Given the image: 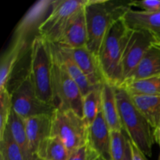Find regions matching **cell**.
<instances>
[{
    "mask_svg": "<svg viewBox=\"0 0 160 160\" xmlns=\"http://www.w3.org/2000/svg\"><path fill=\"white\" fill-rule=\"evenodd\" d=\"M131 9V1L88 0L84 6L88 28L87 47L98 56L102 42L112 24Z\"/></svg>",
    "mask_w": 160,
    "mask_h": 160,
    "instance_id": "6da1fadb",
    "label": "cell"
},
{
    "mask_svg": "<svg viewBox=\"0 0 160 160\" xmlns=\"http://www.w3.org/2000/svg\"><path fill=\"white\" fill-rule=\"evenodd\" d=\"M131 31L123 18L116 21L106 33L98 52L106 81L114 87H120L123 83L122 60Z\"/></svg>",
    "mask_w": 160,
    "mask_h": 160,
    "instance_id": "7a4b0ae2",
    "label": "cell"
},
{
    "mask_svg": "<svg viewBox=\"0 0 160 160\" xmlns=\"http://www.w3.org/2000/svg\"><path fill=\"white\" fill-rule=\"evenodd\" d=\"M115 92L123 131L136 147L147 157H151L156 142L152 128L123 88L115 87Z\"/></svg>",
    "mask_w": 160,
    "mask_h": 160,
    "instance_id": "3957f363",
    "label": "cell"
},
{
    "mask_svg": "<svg viewBox=\"0 0 160 160\" xmlns=\"http://www.w3.org/2000/svg\"><path fill=\"white\" fill-rule=\"evenodd\" d=\"M52 65L49 42L39 35L34 37L31 45L29 71L38 98L53 106Z\"/></svg>",
    "mask_w": 160,
    "mask_h": 160,
    "instance_id": "277c9868",
    "label": "cell"
},
{
    "mask_svg": "<svg viewBox=\"0 0 160 160\" xmlns=\"http://www.w3.org/2000/svg\"><path fill=\"white\" fill-rule=\"evenodd\" d=\"M88 125L73 110L56 109L52 116L51 137L62 141L70 154L88 142Z\"/></svg>",
    "mask_w": 160,
    "mask_h": 160,
    "instance_id": "5b68a950",
    "label": "cell"
},
{
    "mask_svg": "<svg viewBox=\"0 0 160 160\" xmlns=\"http://www.w3.org/2000/svg\"><path fill=\"white\" fill-rule=\"evenodd\" d=\"M52 56L53 106L56 109L73 110L83 117V95L81 89L53 52Z\"/></svg>",
    "mask_w": 160,
    "mask_h": 160,
    "instance_id": "8992f818",
    "label": "cell"
},
{
    "mask_svg": "<svg viewBox=\"0 0 160 160\" xmlns=\"http://www.w3.org/2000/svg\"><path fill=\"white\" fill-rule=\"evenodd\" d=\"M9 93L12 109L24 120L36 116L52 115L56 110L52 105L45 102L38 98L29 70L17 81Z\"/></svg>",
    "mask_w": 160,
    "mask_h": 160,
    "instance_id": "52a82bcc",
    "label": "cell"
},
{
    "mask_svg": "<svg viewBox=\"0 0 160 160\" xmlns=\"http://www.w3.org/2000/svg\"><path fill=\"white\" fill-rule=\"evenodd\" d=\"M88 0L52 1L51 11L39 26L38 35L49 43L59 42L70 19L82 9Z\"/></svg>",
    "mask_w": 160,
    "mask_h": 160,
    "instance_id": "ba28073f",
    "label": "cell"
},
{
    "mask_svg": "<svg viewBox=\"0 0 160 160\" xmlns=\"http://www.w3.org/2000/svg\"><path fill=\"white\" fill-rule=\"evenodd\" d=\"M131 30L122 60L123 82L137 67L150 47L155 43H157L152 34L148 31L141 29Z\"/></svg>",
    "mask_w": 160,
    "mask_h": 160,
    "instance_id": "9c48e42d",
    "label": "cell"
},
{
    "mask_svg": "<svg viewBox=\"0 0 160 160\" xmlns=\"http://www.w3.org/2000/svg\"><path fill=\"white\" fill-rule=\"evenodd\" d=\"M52 116H36L25 120L30 147L38 160H40L47 142L51 138Z\"/></svg>",
    "mask_w": 160,
    "mask_h": 160,
    "instance_id": "30bf717a",
    "label": "cell"
},
{
    "mask_svg": "<svg viewBox=\"0 0 160 160\" xmlns=\"http://www.w3.org/2000/svg\"><path fill=\"white\" fill-rule=\"evenodd\" d=\"M69 50L75 62L92 85H102L106 82L96 55L91 52L86 46L69 48Z\"/></svg>",
    "mask_w": 160,
    "mask_h": 160,
    "instance_id": "8fae6325",
    "label": "cell"
},
{
    "mask_svg": "<svg viewBox=\"0 0 160 160\" xmlns=\"http://www.w3.org/2000/svg\"><path fill=\"white\" fill-rule=\"evenodd\" d=\"M88 144L105 160H111V130L102 112H98L88 128Z\"/></svg>",
    "mask_w": 160,
    "mask_h": 160,
    "instance_id": "7c38bea8",
    "label": "cell"
},
{
    "mask_svg": "<svg viewBox=\"0 0 160 160\" xmlns=\"http://www.w3.org/2000/svg\"><path fill=\"white\" fill-rule=\"evenodd\" d=\"M88 28L84 6L71 19L56 44L68 48H78L87 45Z\"/></svg>",
    "mask_w": 160,
    "mask_h": 160,
    "instance_id": "4fadbf2b",
    "label": "cell"
},
{
    "mask_svg": "<svg viewBox=\"0 0 160 160\" xmlns=\"http://www.w3.org/2000/svg\"><path fill=\"white\" fill-rule=\"evenodd\" d=\"M130 29L148 31L160 45V9L152 12L130 9L123 17Z\"/></svg>",
    "mask_w": 160,
    "mask_h": 160,
    "instance_id": "5bb4252c",
    "label": "cell"
},
{
    "mask_svg": "<svg viewBox=\"0 0 160 160\" xmlns=\"http://www.w3.org/2000/svg\"><path fill=\"white\" fill-rule=\"evenodd\" d=\"M49 44L54 56L62 64L64 69L69 73V75L79 86L83 96L88 93L90 91H92L95 86L92 85L88 80L84 76V74L82 73L81 69L79 68L78 64L75 62L74 59L72 57L69 48L61 46L58 44Z\"/></svg>",
    "mask_w": 160,
    "mask_h": 160,
    "instance_id": "9a60e30c",
    "label": "cell"
},
{
    "mask_svg": "<svg viewBox=\"0 0 160 160\" xmlns=\"http://www.w3.org/2000/svg\"><path fill=\"white\" fill-rule=\"evenodd\" d=\"M157 75H160V45L155 43L150 47L124 82L145 79Z\"/></svg>",
    "mask_w": 160,
    "mask_h": 160,
    "instance_id": "2e32d148",
    "label": "cell"
},
{
    "mask_svg": "<svg viewBox=\"0 0 160 160\" xmlns=\"http://www.w3.org/2000/svg\"><path fill=\"white\" fill-rule=\"evenodd\" d=\"M102 112L111 131H123L116 98L115 87L107 82L102 85Z\"/></svg>",
    "mask_w": 160,
    "mask_h": 160,
    "instance_id": "e0dca14e",
    "label": "cell"
},
{
    "mask_svg": "<svg viewBox=\"0 0 160 160\" xmlns=\"http://www.w3.org/2000/svg\"><path fill=\"white\" fill-rule=\"evenodd\" d=\"M8 49L2 56L0 62V89L6 88L14 67L27 45V39L14 37Z\"/></svg>",
    "mask_w": 160,
    "mask_h": 160,
    "instance_id": "ac0fdd59",
    "label": "cell"
},
{
    "mask_svg": "<svg viewBox=\"0 0 160 160\" xmlns=\"http://www.w3.org/2000/svg\"><path fill=\"white\" fill-rule=\"evenodd\" d=\"M52 1H41L31 8L28 13L24 16L16 30L14 37H20L27 39L28 34L37 28L38 30L41 23L45 19H42L45 12L52 7Z\"/></svg>",
    "mask_w": 160,
    "mask_h": 160,
    "instance_id": "d6986e66",
    "label": "cell"
},
{
    "mask_svg": "<svg viewBox=\"0 0 160 160\" xmlns=\"http://www.w3.org/2000/svg\"><path fill=\"white\" fill-rule=\"evenodd\" d=\"M6 128H8L14 141L21 148L26 160H38L33 154L30 147L27 134L25 120L16 113L12 109L8 120Z\"/></svg>",
    "mask_w": 160,
    "mask_h": 160,
    "instance_id": "ffe728a7",
    "label": "cell"
},
{
    "mask_svg": "<svg viewBox=\"0 0 160 160\" xmlns=\"http://www.w3.org/2000/svg\"><path fill=\"white\" fill-rule=\"evenodd\" d=\"M133 102L147 119L152 129H156L160 123V95H132Z\"/></svg>",
    "mask_w": 160,
    "mask_h": 160,
    "instance_id": "44dd1931",
    "label": "cell"
},
{
    "mask_svg": "<svg viewBox=\"0 0 160 160\" xmlns=\"http://www.w3.org/2000/svg\"><path fill=\"white\" fill-rule=\"evenodd\" d=\"M120 87L123 88L130 95H159L160 75L138 80L125 81Z\"/></svg>",
    "mask_w": 160,
    "mask_h": 160,
    "instance_id": "7402d4cb",
    "label": "cell"
},
{
    "mask_svg": "<svg viewBox=\"0 0 160 160\" xmlns=\"http://www.w3.org/2000/svg\"><path fill=\"white\" fill-rule=\"evenodd\" d=\"M102 85L95 86L92 91L83 96V118L88 127L93 123L98 112L101 111Z\"/></svg>",
    "mask_w": 160,
    "mask_h": 160,
    "instance_id": "603a6c76",
    "label": "cell"
},
{
    "mask_svg": "<svg viewBox=\"0 0 160 160\" xmlns=\"http://www.w3.org/2000/svg\"><path fill=\"white\" fill-rule=\"evenodd\" d=\"M0 160H26L21 148L14 141L8 128L0 138Z\"/></svg>",
    "mask_w": 160,
    "mask_h": 160,
    "instance_id": "cb8c5ba5",
    "label": "cell"
},
{
    "mask_svg": "<svg viewBox=\"0 0 160 160\" xmlns=\"http://www.w3.org/2000/svg\"><path fill=\"white\" fill-rule=\"evenodd\" d=\"M70 152L65 144L57 137L48 139L40 160H68Z\"/></svg>",
    "mask_w": 160,
    "mask_h": 160,
    "instance_id": "d4e9b609",
    "label": "cell"
},
{
    "mask_svg": "<svg viewBox=\"0 0 160 160\" xmlns=\"http://www.w3.org/2000/svg\"><path fill=\"white\" fill-rule=\"evenodd\" d=\"M128 137L123 131H111V160H124Z\"/></svg>",
    "mask_w": 160,
    "mask_h": 160,
    "instance_id": "484cf974",
    "label": "cell"
},
{
    "mask_svg": "<svg viewBox=\"0 0 160 160\" xmlns=\"http://www.w3.org/2000/svg\"><path fill=\"white\" fill-rule=\"evenodd\" d=\"M11 95L8 88L0 89V138L4 134L12 111Z\"/></svg>",
    "mask_w": 160,
    "mask_h": 160,
    "instance_id": "4316f807",
    "label": "cell"
},
{
    "mask_svg": "<svg viewBox=\"0 0 160 160\" xmlns=\"http://www.w3.org/2000/svg\"><path fill=\"white\" fill-rule=\"evenodd\" d=\"M100 156L88 142L70 154L68 160H98Z\"/></svg>",
    "mask_w": 160,
    "mask_h": 160,
    "instance_id": "83f0119b",
    "label": "cell"
},
{
    "mask_svg": "<svg viewBox=\"0 0 160 160\" xmlns=\"http://www.w3.org/2000/svg\"><path fill=\"white\" fill-rule=\"evenodd\" d=\"M131 7H136L140 11L147 12H155L160 9V0H135L131 1Z\"/></svg>",
    "mask_w": 160,
    "mask_h": 160,
    "instance_id": "f1b7e54d",
    "label": "cell"
},
{
    "mask_svg": "<svg viewBox=\"0 0 160 160\" xmlns=\"http://www.w3.org/2000/svg\"><path fill=\"white\" fill-rule=\"evenodd\" d=\"M131 142V141H130ZM131 157L132 160H148L147 159V156L139 149L138 147H136L132 142H131Z\"/></svg>",
    "mask_w": 160,
    "mask_h": 160,
    "instance_id": "f546056e",
    "label": "cell"
},
{
    "mask_svg": "<svg viewBox=\"0 0 160 160\" xmlns=\"http://www.w3.org/2000/svg\"><path fill=\"white\" fill-rule=\"evenodd\" d=\"M124 160H132V157H131V142L128 139V145H127L126 148V154H125Z\"/></svg>",
    "mask_w": 160,
    "mask_h": 160,
    "instance_id": "4dcf8cb0",
    "label": "cell"
},
{
    "mask_svg": "<svg viewBox=\"0 0 160 160\" xmlns=\"http://www.w3.org/2000/svg\"><path fill=\"white\" fill-rule=\"evenodd\" d=\"M153 133H154L155 141H156V142H157V144L160 147V123L157 126V128L153 130Z\"/></svg>",
    "mask_w": 160,
    "mask_h": 160,
    "instance_id": "1f68e13d",
    "label": "cell"
},
{
    "mask_svg": "<svg viewBox=\"0 0 160 160\" xmlns=\"http://www.w3.org/2000/svg\"><path fill=\"white\" fill-rule=\"evenodd\" d=\"M98 160H105V159H102V158H101V157H100V158H99V159H98Z\"/></svg>",
    "mask_w": 160,
    "mask_h": 160,
    "instance_id": "d6a6232c",
    "label": "cell"
},
{
    "mask_svg": "<svg viewBox=\"0 0 160 160\" xmlns=\"http://www.w3.org/2000/svg\"><path fill=\"white\" fill-rule=\"evenodd\" d=\"M158 160H160V153H159V159H158Z\"/></svg>",
    "mask_w": 160,
    "mask_h": 160,
    "instance_id": "836d02e7",
    "label": "cell"
}]
</instances>
